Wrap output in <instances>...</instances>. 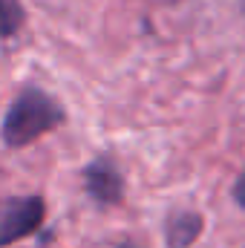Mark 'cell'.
I'll use <instances>...</instances> for the list:
<instances>
[{"mask_svg":"<svg viewBox=\"0 0 245 248\" xmlns=\"http://www.w3.org/2000/svg\"><path fill=\"white\" fill-rule=\"evenodd\" d=\"M63 119H66V110L49 93H44L41 87H23L6 110V119L0 127L3 144L26 147L35 139H41L44 133L61 127Z\"/></svg>","mask_w":245,"mask_h":248,"instance_id":"6da1fadb","label":"cell"},{"mask_svg":"<svg viewBox=\"0 0 245 248\" xmlns=\"http://www.w3.org/2000/svg\"><path fill=\"white\" fill-rule=\"evenodd\" d=\"M46 202L44 196H15L0 205V248L12 246L44 225Z\"/></svg>","mask_w":245,"mask_h":248,"instance_id":"7a4b0ae2","label":"cell"},{"mask_svg":"<svg viewBox=\"0 0 245 248\" xmlns=\"http://www.w3.org/2000/svg\"><path fill=\"white\" fill-rule=\"evenodd\" d=\"M84 187H87L90 199L101 208L119 205L124 199V176L119 165L107 156H98L84 168Z\"/></svg>","mask_w":245,"mask_h":248,"instance_id":"3957f363","label":"cell"},{"mask_svg":"<svg viewBox=\"0 0 245 248\" xmlns=\"http://www.w3.org/2000/svg\"><path fill=\"white\" fill-rule=\"evenodd\" d=\"M205 228L199 211H173L165 219V243L168 248H190Z\"/></svg>","mask_w":245,"mask_h":248,"instance_id":"277c9868","label":"cell"},{"mask_svg":"<svg viewBox=\"0 0 245 248\" xmlns=\"http://www.w3.org/2000/svg\"><path fill=\"white\" fill-rule=\"evenodd\" d=\"M23 20H26V15H23L20 0H0V38L17 35Z\"/></svg>","mask_w":245,"mask_h":248,"instance_id":"5b68a950","label":"cell"},{"mask_svg":"<svg viewBox=\"0 0 245 248\" xmlns=\"http://www.w3.org/2000/svg\"><path fill=\"white\" fill-rule=\"evenodd\" d=\"M231 196H234V202L245 211V170L237 176V182H234V187H231Z\"/></svg>","mask_w":245,"mask_h":248,"instance_id":"8992f818","label":"cell"},{"mask_svg":"<svg viewBox=\"0 0 245 248\" xmlns=\"http://www.w3.org/2000/svg\"><path fill=\"white\" fill-rule=\"evenodd\" d=\"M119 248H136V246H133V243H122Z\"/></svg>","mask_w":245,"mask_h":248,"instance_id":"52a82bcc","label":"cell"},{"mask_svg":"<svg viewBox=\"0 0 245 248\" xmlns=\"http://www.w3.org/2000/svg\"><path fill=\"white\" fill-rule=\"evenodd\" d=\"M240 6H243V15H245V0H240Z\"/></svg>","mask_w":245,"mask_h":248,"instance_id":"ba28073f","label":"cell"}]
</instances>
